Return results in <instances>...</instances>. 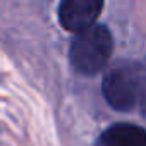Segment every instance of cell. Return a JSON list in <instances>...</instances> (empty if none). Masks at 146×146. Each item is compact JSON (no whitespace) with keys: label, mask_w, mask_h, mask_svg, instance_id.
<instances>
[{"label":"cell","mask_w":146,"mask_h":146,"mask_svg":"<svg viewBox=\"0 0 146 146\" xmlns=\"http://www.w3.org/2000/svg\"><path fill=\"white\" fill-rule=\"evenodd\" d=\"M112 52V33L105 26L95 24L90 29L76 35V38L70 43L69 58L76 72L83 76H95L107 65Z\"/></svg>","instance_id":"2"},{"label":"cell","mask_w":146,"mask_h":146,"mask_svg":"<svg viewBox=\"0 0 146 146\" xmlns=\"http://www.w3.org/2000/svg\"><path fill=\"white\" fill-rule=\"evenodd\" d=\"M102 91L112 108L119 112L132 110L146 91V67L131 58L113 62L103 76Z\"/></svg>","instance_id":"1"},{"label":"cell","mask_w":146,"mask_h":146,"mask_svg":"<svg viewBox=\"0 0 146 146\" xmlns=\"http://www.w3.org/2000/svg\"><path fill=\"white\" fill-rule=\"evenodd\" d=\"M96 146H146V131L134 124L119 122L102 132Z\"/></svg>","instance_id":"4"},{"label":"cell","mask_w":146,"mask_h":146,"mask_svg":"<svg viewBox=\"0 0 146 146\" xmlns=\"http://www.w3.org/2000/svg\"><path fill=\"white\" fill-rule=\"evenodd\" d=\"M139 108H141L143 117L146 119V91H144V95H143V96H141V100H139Z\"/></svg>","instance_id":"5"},{"label":"cell","mask_w":146,"mask_h":146,"mask_svg":"<svg viewBox=\"0 0 146 146\" xmlns=\"http://www.w3.org/2000/svg\"><path fill=\"white\" fill-rule=\"evenodd\" d=\"M102 9V0H65L58 5V21L67 31L79 35L95 26Z\"/></svg>","instance_id":"3"}]
</instances>
